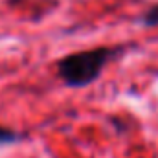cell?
Instances as JSON below:
<instances>
[{"mask_svg":"<svg viewBox=\"0 0 158 158\" xmlns=\"http://www.w3.org/2000/svg\"><path fill=\"white\" fill-rule=\"evenodd\" d=\"M127 46H98L68 53L57 61V76L68 88H85L96 83L109 63L119 59Z\"/></svg>","mask_w":158,"mask_h":158,"instance_id":"1","label":"cell"},{"mask_svg":"<svg viewBox=\"0 0 158 158\" xmlns=\"http://www.w3.org/2000/svg\"><path fill=\"white\" fill-rule=\"evenodd\" d=\"M140 24H143L145 28H156L158 26V4H153L149 9H145L140 15Z\"/></svg>","mask_w":158,"mask_h":158,"instance_id":"2","label":"cell"},{"mask_svg":"<svg viewBox=\"0 0 158 158\" xmlns=\"http://www.w3.org/2000/svg\"><path fill=\"white\" fill-rule=\"evenodd\" d=\"M20 140V134L15 132L13 129H7V127H2L0 125V145H6V143H15Z\"/></svg>","mask_w":158,"mask_h":158,"instance_id":"3","label":"cell"},{"mask_svg":"<svg viewBox=\"0 0 158 158\" xmlns=\"http://www.w3.org/2000/svg\"><path fill=\"white\" fill-rule=\"evenodd\" d=\"M19 2H22V0H7V4H19Z\"/></svg>","mask_w":158,"mask_h":158,"instance_id":"4","label":"cell"}]
</instances>
